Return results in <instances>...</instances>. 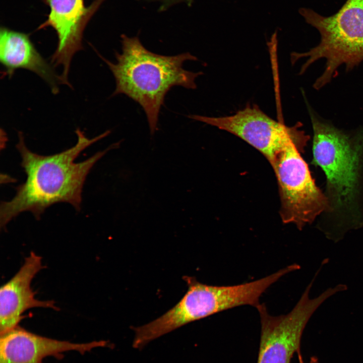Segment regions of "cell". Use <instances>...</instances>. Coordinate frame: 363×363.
Wrapping results in <instances>:
<instances>
[{
  "label": "cell",
  "instance_id": "obj_1",
  "mask_svg": "<svg viewBox=\"0 0 363 363\" xmlns=\"http://www.w3.org/2000/svg\"><path fill=\"white\" fill-rule=\"evenodd\" d=\"M307 105L313 131L312 164L326 179L327 207L316 226L337 242L363 226V126L338 128Z\"/></svg>",
  "mask_w": 363,
  "mask_h": 363
},
{
  "label": "cell",
  "instance_id": "obj_2",
  "mask_svg": "<svg viewBox=\"0 0 363 363\" xmlns=\"http://www.w3.org/2000/svg\"><path fill=\"white\" fill-rule=\"evenodd\" d=\"M75 132L78 140L73 147L47 156L30 151L25 144L23 134L18 133L16 148L21 157V165L26 179L17 187L16 195L12 200L1 202L2 228L23 212L29 211L39 219L46 208L57 203H68L76 210H80L82 189L87 175L108 151L119 148L121 142L114 143L86 160L76 163L75 159L84 149L108 136L110 131H106L92 139L88 138L79 129Z\"/></svg>",
  "mask_w": 363,
  "mask_h": 363
},
{
  "label": "cell",
  "instance_id": "obj_3",
  "mask_svg": "<svg viewBox=\"0 0 363 363\" xmlns=\"http://www.w3.org/2000/svg\"><path fill=\"white\" fill-rule=\"evenodd\" d=\"M121 39L122 52H115L116 63L97 54L115 78L116 88L112 96L124 94L138 103L146 114L150 133L153 135L168 91L174 86L196 89L195 80L203 73L183 68L185 61L197 60L189 52L163 55L147 49L138 36L129 37L123 34Z\"/></svg>",
  "mask_w": 363,
  "mask_h": 363
},
{
  "label": "cell",
  "instance_id": "obj_4",
  "mask_svg": "<svg viewBox=\"0 0 363 363\" xmlns=\"http://www.w3.org/2000/svg\"><path fill=\"white\" fill-rule=\"evenodd\" d=\"M299 14L319 31V44L305 52L291 54L292 64L301 58L306 60L299 74H303L317 60L324 58L325 69L313 84L319 90L336 77L342 65L349 72L363 61V0H347L341 8L330 16H322L309 8H300Z\"/></svg>",
  "mask_w": 363,
  "mask_h": 363
},
{
  "label": "cell",
  "instance_id": "obj_5",
  "mask_svg": "<svg viewBox=\"0 0 363 363\" xmlns=\"http://www.w3.org/2000/svg\"><path fill=\"white\" fill-rule=\"evenodd\" d=\"M188 289L176 305L157 319L133 327V347L142 349L151 341L179 327L216 313L236 307L256 308L262 294L269 287L266 278L231 286H214L185 276Z\"/></svg>",
  "mask_w": 363,
  "mask_h": 363
},
{
  "label": "cell",
  "instance_id": "obj_6",
  "mask_svg": "<svg viewBox=\"0 0 363 363\" xmlns=\"http://www.w3.org/2000/svg\"><path fill=\"white\" fill-rule=\"evenodd\" d=\"M309 140L308 136L290 141L270 163L278 184L282 221L295 224L299 230L314 222L327 205L301 155Z\"/></svg>",
  "mask_w": 363,
  "mask_h": 363
},
{
  "label": "cell",
  "instance_id": "obj_7",
  "mask_svg": "<svg viewBox=\"0 0 363 363\" xmlns=\"http://www.w3.org/2000/svg\"><path fill=\"white\" fill-rule=\"evenodd\" d=\"M311 282L293 309L288 314L274 316L264 304L256 309L260 317L261 339L257 363H290L298 351L304 329L313 313L331 296L326 289L318 296L310 298Z\"/></svg>",
  "mask_w": 363,
  "mask_h": 363
},
{
  "label": "cell",
  "instance_id": "obj_8",
  "mask_svg": "<svg viewBox=\"0 0 363 363\" xmlns=\"http://www.w3.org/2000/svg\"><path fill=\"white\" fill-rule=\"evenodd\" d=\"M189 117L236 136L259 151L270 163L288 142L308 136L300 129V122L287 126L271 118L256 104L247 105L229 116L192 115Z\"/></svg>",
  "mask_w": 363,
  "mask_h": 363
},
{
  "label": "cell",
  "instance_id": "obj_9",
  "mask_svg": "<svg viewBox=\"0 0 363 363\" xmlns=\"http://www.w3.org/2000/svg\"><path fill=\"white\" fill-rule=\"evenodd\" d=\"M105 0H95L86 7L84 0H44L50 9L47 19L38 29L52 28L58 38L57 46L51 57L55 67L61 66L62 83L70 85L68 80L74 55L83 49L82 37L90 19Z\"/></svg>",
  "mask_w": 363,
  "mask_h": 363
},
{
  "label": "cell",
  "instance_id": "obj_10",
  "mask_svg": "<svg viewBox=\"0 0 363 363\" xmlns=\"http://www.w3.org/2000/svg\"><path fill=\"white\" fill-rule=\"evenodd\" d=\"M105 340L74 343L31 333L19 326L1 334L0 363H43L49 356L76 351L81 354L97 347L108 346Z\"/></svg>",
  "mask_w": 363,
  "mask_h": 363
},
{
  "label": "cell",
  "instance_id": "obj_11",
  "mask_svg": "<svg viewBox=\"0 0 363 363\" xmlns=\"http://www.w3.org/2000/svg\"><path fill=\"white\" fill-rule=\"evenodd\" d=\"M44 268L42 258L31 252L18 271L0 290V335L18 326L23 314L34 308L57 310L52 300H40L35 297L31 283L35 276Z\"/></svg>",
  "mask_w": 363,
  "mask_h": 363
},
{
  "label": "cell",
  "instance_id": "obj_12",
  "mask_svg": "<svg viewBox=\"0 0 363 363\" xmlns=\"http://www.w3.org/2000/svg\"><path fill=\"white\" fill-rule=\"evenodd\" d=\"M0 62L5 69L4 76L11 78L17 70L26 69L45 81L53 93L58 92L60 76L37 51L28 34L2 27Z\"/></svg>",
  "mask_w": 363,
  "mask_h": 363
},
{
  "label": "cell",
  "instance_id": "obj_13",
  "mask_svg": "<svg viewBox=\"0 0 363 363\" xmlns=\"http://www.w3.org/2000/svg\"><path fill=\"white\" fill-rule=\"evenodd\" d=\"M143 1V0H141ZM146 1H157L160 3V6L159 8V11L161 12L164 11L171 7V6L180 3H185L189 6H191L194 0H144Z\"/></svg>",
  "mask_w": 363,
  "mask_h": 363
},
{
  "label": "cell",
  "instance_id": "obj_14",
  "mask_svg": "<svg viewBox=\"0 0 363 363\" xmlns=\"http://www.w3.org/2000/svg\"><path fill=\"white\" fill-rule=\"evenodd\" d=\"M300 363H303L302 360H300ZM310 363H320V362H319V360H318V359L314 357L311 359Z\"/></svg>",
  "mask_w": 363,
  "mask_h": 363
}]
</instances>
